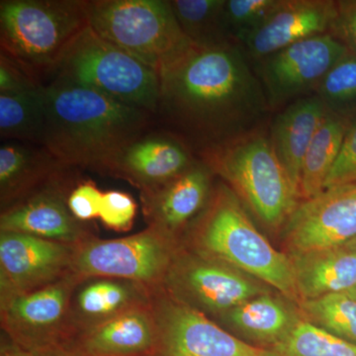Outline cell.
Returning <instances> with one entry per match:
<instances>
[{"label":"cell","instance_id":"obj_11","mask_svg":"<svg viewBox=\"0 0 356 356\" xmlns=\"http://www.w3.org/2000/svg\"><path fill=\"white\" fill-rule=\"evenodd\" d=\"M163 286L187 305L218 315L270 293L261 281L196 252L175 254Z\"/></svg>","mask_w":356,"mask_h":356},{"label":"cell","instance_id":"obj_31","mask_svg":"<svg viewBox=\"0 0 356 356\" xmlns=\"http://www.w3.org/2000/svg\"><path fill=\"white\" fill-rule=\"evenodd\" d=\"M280 0H225L222 23L229 38L240 46L273 13Z\"/></svg>","mask_w":356,"mask_h":356},{"label":"cell","instance_id":"obj_18","mask_svg":"<svg viewBox=\"0 0 356 356\" xmlns=\"http://www.w3.org/2000/svg\"><path fill=\"white\" fill-rule=\"evenodd\" d=\"M214 172L197 161L168 184L143 191L142 204L149 227L175 235L203 212L213 192Z\"/></svg>","mask_w":356,"mask_h":356},{"label":"cell","instance_id":"obj_28","mask_svg":"<svg viewBox=\"0 0 356 356\" xmlns=\"http://www.w3.org/2000/svg\"><path fill=\"white\" fill-rule=\"evenodd\" d=\"M307 322L356 346V300L348 293H334L298 304Z\"/></svg>","mask_w":356,"mask_h":356},{"label":"cell","instance_id":"obj_25","mask_svg":"<svg viewBox=\"0 0 356 356\" xmlns=\"http://www.w3.org/2000/svg\"><path fill=\"white\" fill-rule=\"evenodd\" d=\"M350 118L327 115L304 158L300 180L302 200L315 197L325 189V180L336 163Z\"/></svg>","mask_w":356,"mask_h":356},{"label":"cell","instance_id":"obj_33","mask_svg":"<svg viewBox=\"0 0 356 356\" xmlns=\"http://www.w3.org/2000/svg\"><path fill=\"white\" fill-rule=\"evenodd\" d=\"M351 184H356V115L348 121L341 151L325 180V189Z\"/></svg>","mask_w":356,"mask_h":356},{"label":"cell","instance_id":"obj_3","mask_svg":"<svg viewBox=\"0 0 356 356\" xmlns=\"http://www.w3.org/2000/svg\"><path fill=\"white\" fill-rule=\"evenodd\" d=\"M196 254L222 262L299 303L289 255L273 247L228 185L213 188L209 202L192 229Z\"/></svg>","mask_w":356,"mask_h":356},{"label":"cell","instance_id":"obj_24","mask_svg":"<svg viewBox=\"0 0 356 356\" xmlns=\"http://www.w3.org/2000/svg\"><path fill=\"white\" fill-rule=\"evenodd\" d=\"M227 325L245 343L268 348L284 339L301 320V314L270 293L222 314Z\"/></svg>","mask_w":356,"mask_h":356},{"label":"cell","instance_id":"obj_7","mask_svg":"<svg viewBox=\"0 0 356 356\" xmlns=\"http://www.w3.org/2000/svg\"><path fill=\"white\" fill-rule=\"evenodd\" d=\"M50 81L91 89L154 117L158 110L161 88L158 72L103 40L89 26L72 44L47 83Z\"/></svg>","mask_w":356,"mask_h":356},{"label":"cell","instance_id":"obj_17","mask_svg":"<svg viewBox=\"0 0 356 356\" xmlns=\"http://www.w3.org/2000/svg\"><path fill=\"white\" fill-rule=\"evenodd\" d=\"M197 161L181 140L168 132H147L124 147L107 172L149 191L168 184Z\"/></svg>","mask_w":356,"mask_h":356},{"label":"cell","instance_id":"obj_40","mask_svg":"<svg viewBox=\"0 0 356 356\" xmlns=\"http://www.w3.org/2000/svg\"><path fill=\"white\" fill-rule=\"evenodd\" d=\"M51 356H74V355H67V353H56V355H53Z\"/></svg>","mask_w":356,"mask_h":356},{"label":"cell","instance_id":"obj_29","mask_svg":"<svg viewBox=\"0 0 356 356\" xmlns=\"http://www.w3.org/2000/svg\"><path fill=\"white\" fill-rule=\"evenodd\" d=\"M269 356H356V346L303 318L284 339L266 348Z\"/></svg>","mask_w":356,"mask_h":356},{"label":"cell","instance_id":"obj_21","mask_svg":"<svg viewBox=\"0 0 356 356\" xmlns=\"http://www.w3.org/2000/svg\"><path fill=\"white\" fill-rule=\"evenodd\" d=\"M327 114L318 96H304L281 110L269 127L275 153L299 193L304 158Z\"/></svg>","mask_w":356,"mask_h":356},{"label":"cell","instance_id":"obj_39","mask_svg":"<svg viewBox=\"0 0 356 356\" xmlns=\"http://www.w3.org/2000/svg\"><path fill=\"white\" fill-rule=\"evenodd\" d=\"M346 293H348V294H350L351 297H353V298L356 300V286L355 288H353V289L350 290V291Z\"/></svg>","mask_w":356,"mask_h":356},{"label":"cell","instance_id":"obj_32","mask_svg":"<svg viewBox=\"0 0 356 356\" xmlns=\"http://www.w3.org/2000/svg\"><path fill=\"white\" fill-rule=\"evenodd\" d=\"M137 213V203L132 196L120 191L103 193L99 218L103 224L115 231L124 232L132 228Z\"/></svg>","mask_w":356,"mask_h":356},{"label":"cell","instance_id":"obj_27","mask_svg":"<svg viewBox=\"0 0 356 356\" xmlns=\"http://www.w3.org/2000/svg\"><path fill=\"white\" fill-rule=\"evenodd\" d=\"M225 0H172L173 13L185 36L202 49L235 44L222 23Z\"/></svg>","mask_w":356,"mask_h":356},{"label":"cell","instance_id":"obj_36","mask_svg":"<svg viewBox=\"0 0 356 356\" xmlns=\"http://www.w3.org/2000/svg\"><path fill=\"white\" fill-rule=\"evenodd\" d=\"M330 33L356 53V0L337 1V15Z\"/></svg>","mask_w":356,"mask_h":356},{"label":"cell","instance_id":"obj_2","mask_svg":"<svg viewBox=\"0 0 356 356\" xmlns=\"http://www.w3.org/2000/svg\"><path fill=\"white\" fill-rule=\"evenodd\" d=\"M41 146L67 168L106 172L117 154L149 131L153 115L65 81L44 86Z\"/></svg>","mask_w":356,"mask_h":356},{"label":"cell","instance_id":"obj_20","mask_svg":"<svg viewBox=\"0 0 356 356\" xmlns=\"http://www.w3.org/2000/svg\"><path fill=\"white\" fill-rule=\"evenodd\" d=\"M153 292L130 281L112 278L86 281L79 291L74 293L70 301V334L67 343L79 332L107 322L131 309L147 305Z\"/></svg>","mask_w":356,"mask_h":356},{"label":"cell","instance_id":"obj_38","mask_svg":"<svg viewBox=\"0 0 356 356\" xmlns=\"http://www.w3.org/2000/svg\"><path fill=\"white\" fill-rule=\"evenodd\" d=\"M346 247L350 248V250H353V252H356V238L351 240L350 243H346Z\"/></svg>","mask_w":356,"mask_h":356},{"label":"cell","instance_id":"obj_14","mask_svg":"<svg viewBox=\"0 0 356 356\" xmlns=\"http://www.w3.org/2000/svg\"><path fill=\"white\" fill-rule=\"evenodd\" d=\"M74 245L14 232L0 235L2 302L72 273Z\"/></svg>","mask_w":356,"mask_h":356},{"label":"cell","instance_id":"obj_30","mask_svg":"<svg viewBox=\"0 0 356 356\" xmlns=\"http://www.w3.org/2000/svg\"><path fill=\"white\" fill-rule=\"evenodd\" d=\"M314 95L324 103L330 113L350 117L356 115V53L348 51L325 74Z\"/></svg>","mask_w":356,"mask_h":356},{"label":"cell","instance_id":"obj_34","mask_svg":"<svg viewBox=\"0 0 356 356\" xmlns=\"http://www.w3.org/2000/svg\"><path fill=\"white\" fill-rule=\"evenodd\" d=\"M102 196L93 182H83L70 192L67 207L77 221H89L99 218Z\"/></svg>","mask_w":356,"mask_h":356},{"label":"cell","instance_id":"obj_15","mask_svg":"<svg viewBox=\"0 0 356 356\" xmlns=\"http://www.w3.org/2000/svg\"><path fill=\"white\" fill-rule=\"evenodd\" d=\"M69 168L24 200L2 211L1 232L22 233L67 245L83 242L86 233L81 222L70 212L69 195L65 197V172Z\"/></svg>","mask_w":356,"mask_h":356},{"label":"cell","instance_id":"obj_1","mask_svg":"<svg viewBox=\"0 0 356 356\" xmlns=\"http://www.w3.org/2000/svg\"><path fill=\"white\" fill-rule=\"evenodd\" d=\"M159 81L154 117L196 158L266 128L270 107L238 44L192 46L161 72Z\"/></svg>","mask_w":356,"mask_h":356},{"label":"cell","instance_id":"obj_8","mask_svg":"<svg viewBox=\"0 0 356 356\" xmlns=\"http://www.w3.org/2000/svg\"><path fill=\"white\" fill-rule=\"evenodd\" d=\"M172 242V236L152 227L115 240H84L74 245L72 273L83 280H126L154 291L163 286L177 254Z\"/></svg>","mask_w":356,"mask_h":356},{"label":"cell","instance_id":"obj_4","mask_svg":"<svg viewBox=\"0 0 356 356\" xmlns=\"http://www.w3.org/2000/svg\"><path fill=\"white\" fill-rule=\"evenodd\" d=\"M88 0H1V53L46 84L89 26Z\"/></svg>","mask_w":356,"mask_h":356},{"label":"cell","instance_id":"obj_16","mask_svg":"<svg viewBox=\"0 0 356 356\" xmlns=\"http://www.w3.org/2000/svg\"><path fill=\"white\" fill-rule=\"evenodd\" d=\"M336 15L334 0H280L241 49L250 62H257L290 44L331 32Z\"/></svg>","mask_w":356,"mask_h":356},{"label":"cell","instance_id":"obj_5","mask_svg":"<svg viewBox=\"0 0 356 356\" xmlns=\"http://www.w3.org/2000/svg\"><path fill=\"white\" fill-rule=\"evenodd\" d=\"M269 229H280L301 197L275 153L267 129L197 156Z\"/></svg>","mask_w":356,"mask_h":356},{"label":"cell","instance_id":"obj_35","mask_svg":"<svg viewBox=\"0 0 356 356\" xmlns=\"http://www.w3.org/2000/svg\"><path fill=\"white\" fill-rule=\"evenodd\" d=\"M44 84L13 60L0 55V93L21 92L43 88Z\"/></svg>","mask_w":356,"mask_h":356},{"label":"cell","instance_id":"obj_6","mask_svg":"<svg viewBox=\"0 0 356 356\" xmlns=\"http://www.w3.org/2000/svg\"><path fill=\"white\" fill-rule=\"evenodd\" d=\"M89 27L143 64L161 72L193 44L170 0H88Z\"/></svg>","mask_w":356,"mask_h":356},{"label":"cell","instance_id":"obj_22","mask_svg":"<svg viewBox=\"0 0 356 356\" xmlns=\"http://www.w3.org/2000/svg\"><path fill=\"white\" fill-rule=\"evenodd\" d=\"M65 168L40 145L6 140L0 147L2 211L24 200Z\"/></svg>","mask_w":356,"mask_h":356},{"label":"cell","instance_id":"obj_26","mask_svg":"<svg viewBox=\"0 0 356 356\" xmlns=\"http://www.w3.org/2000/svg\"><path fill=\"white\" fill-rule=\"evenodd\" d=\"M44 86L21 92L0 93L2 140L41 146L44 125Z\"/></svg>","mask_w":356,"mask_h":356},{"label":"cell","instance_id":"obj_9","mask_svg":"<svg viewBox=\"0 0 356 356\" xmlns=\"http://www.w3.org/2000/svg\"><path fill=\"white\" fill-rule=\"evenodd\" d=\"M83 278L70 273L34 291L2 302V324L25 350L51 356L70 339V307L76 285Z\"/></svg>","mask_w":356,"mask_h":356},{"label":"cell","instance_id":"obj_12","mask_svg":"<svg viewBox=\"0 0 356 356\" xmlns=\"http://www.w3.org/2000/svg\"><path fill=\"white\" fill-rule=\"evenodd\" d=\"M348 50L331 33L290 44L254 62L271 111L315 91Z\"/></svg>","mask_w":356,"mask_h":356},{"label":"cell","instance_id":"obj_13","mask_svg":"<svg viewBox=\"0 0 356 356\" xmlns=\"http://www.w3.org/2000/svg\"><path fill=\"white\" fill-rule=\"evenodd\" d=\"M282 228L289 254L350 243L356 238V184L329 187L302 200Z\"/></svg>","mask_w":356,"mask_h":356},{"label":"cell","instance_id":"obj_10","mask_svg":"<svg viewBox=\"0 0 356 356\" xmlns=\"http://www.w3.org/2000/svg\"><path fill=\"white\" fill-rule=\"evenodd\" d=\"M158 341L153 356H269L161 288L152 293Z\"/></svg>","mask_w":356,"mask_h":356},{"label":"cell","instance_id":"obj_19","mask_svg":"<svg viewBox=\"0 0 356 356\" xmlns=\"http://www.w3.org/2000/svg\"><path fill=\"white\" fill-rule=\"evenodd\" d=\"M156 341L158 330L149 302L79 332L58 353L74 356H153Z\"/></svg>","mask_w":356,"mask_h":356},{"label":"cell","instance_id":"obj_37","mask_svg":"<svg viewBox=\"0 0 356 356\" xmlns=\"http://www.w3.org/2000/svg\"><path fill=\"white\" fill-rule=\"evenodd\" d=\"M0 356H44L33 351L25 350L17 344L13 343L10 346H2L1 355Z\"/></svg>","mask_w":356,"mask_h":356},{"label":"cell","instance_id":"obj_23","mask_svg":"<svg viewBox=\"0 0 356 356\" xmlns=\"http://www.w3.org/2000/svg\"><path fill=\"white\" fill-rule=\"evenodd\" d=\"M288 255L294 269L299 303L348 292L356 286V252L346 245Z\"/></svg>","mask_w":356,"mask_h":356}]
</instances>
